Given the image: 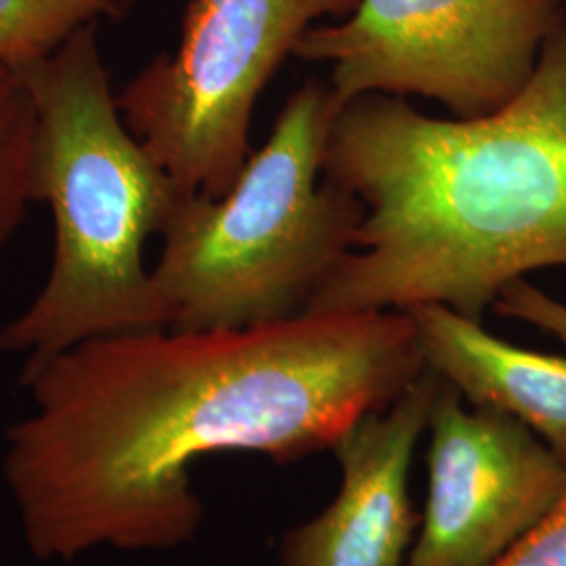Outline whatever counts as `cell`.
<instances>
[{
    "label": "cell",
    "mask_w": 566,
    "mask_h": 566,
    "mask_svg": "<svg viewBox=\"0 0 566 566\" xmlns=\"http://www.w3.org/2000/svg\"><path fill=\"white\" fill-rule=\"evenodd\" d=\"M428 432V500L405 566H493L566 489V458L443 380Z\"/></svg>",
    "instance_id": "7"
},
{
    "label": "cell",
    "mask_w": 566,
    "mask_h": 566,
    "mask_svg": "<svg viewBox=\"0 0 566 566\" xmlns=\"http://www.w3.org/2000/svg\"><path fill=\"white\" fill-rule=\"evenodd\" d=\"M493 566H566V489L556 506Z\"/></svg>",
    "instance_id": "13"
},
{
    "label": "cell",
    "mask_w": 566,
    "mask_h": 566,
    "mask_svg": "<svg viewBox=\"0 0 566 566\" xmlns=\"http://www.w3.org/2000/svg\"><path fill=\"white\" fill-rule=\"evenodd\" d=\"M39 202V112L20 70L0 63V254Z\"/></svg>",
    "instance_id": "10"
},
{
    "label": "cell",
    "mask_w": 566,
    "mask_h": 566,
    "mask_svg": "<svg viewBox=\"0 0 566 566\" xmlns=\"http://www.w3.org/2000/svg\"><path fill=\"white\" fill-rule=\"evenodd\" d=\"M439 386L426 367L392 403L348 428L332 449L340 489L315 518L283 535L280 566H405L418 523L409 472Z\"/></svg>",
    "instance_id": "8"
},
{
    "label": "cell",
    "mask_w": 566,
    "mask_h": 566,
    "mask_svg": "<svg viewBox=\"0 0 566 566\" xmlns=\"http://www.w3.org/2000/svg\"><path fill=\"white\" fill-rule=\"evenodd\" d=\"M135 0H109V7H112V15H120L124 13Z\"/></svg>",
    "instance_id": "14"
},
{
    "label": "cell",
    "mask_w": 566,
    "mask_h": 566,
    "mask_svg": "<svg viewBox=\"0 0 566 566\" xmlns=\"http://www.w3.org/2000/svg\"><path fill=\"white\" fill-rule=\"evenodd\" d=\"M39 112V202L55 219V254L39 296L0 327V353L28 361L116 334L164 329L143 245L181 191L122 118L95 23L21 70Z\"/></svg>",
    "instance_id": "3"
},
{
    "label": "cell",
    "mask_w": 566,
    "mask_h": 566,
    "mask_svg": "<svg viewBox=\"0 0 566 566\" xmlns=\"http://www.w3.org/2000/svg\"><path fill=\"white\" fill-rule=\"evenodd\" d=\"M324 177L365 219L306 313L443 304L483 322L507 283L566 266V18L525 88L483 118H432L388 95L346 103Z\"/></svg>",
    "instance_id": "2"
},
{
    "label": "cell",
    "mask_w": 566,
    "mask_h": 566,
    "mask_svg": "<svg viewBox=\"0 0 566 566\" xmlns=\"http://www.w3.org/2000/svg\"><path fill=\"white\" fill-rule=\"evenodd\" d=\"M359 0H191L172 53L118 95L122 118L181 193L221 198L252 154L264 86L322 20Z\"/></svg>",
    "instance_id": "5"
},
{
    "label": "cell",
    "mask_w": 566,
    "mask_h": 566,
    "mask_svg": "<svg viewBox=\"0 0 566 566\" xmlns=\"http://www.w3.org/2000/svg\"><path fill=\"white\" fill-rule=\"evenodd\" d=\"M500 317L533 325L566 344V304L552 298L525 277L507 283L493 303Z\"/></svg>",
    "instance_id": "12"
},
{
    "label": "cell",
    "mask_w": 566,
    "mask_h": 566,
    "mask_svg": "<svg viewBox=\"0 0 566 566\" xmlns=\"http://www.w3.org/2000/svg\"><path fill=\"white\" fill-rule=\"evenodd\" d=\"M338 112L327 82H306L224 196H179L151 269L166 329L273 324L308 311L365 219L361 200L324 177Z\"/></svg>",
    "instance_id": "4"
},
{
    "label": "cell",
    "mask_w": 566,
    "mask_h": 566,
    "mask_svg": "<svg viewBox=\"0 0 566 566\" xmlns=\"http://www.w3.org/2000/svg\"><path fill=\"white\" fill-rule=\"evenodd\" d=\"M566 0H359L311 28L294 57L327 63L334 102L420 95L458 120L506 107L531 81Z\"/></svg>",
    "instance_id": "6"
},
{
    "label": "cell",
    "mask_w": 566,
    "mask_h": 566,
    "mask_svg": "<svg viewBox=\"0 0 566 566\" xmlns=\"http://www.w3.org/2000/svg\"><path fill=\"white\" fill-rule=\"evenodd\" d=\"M99 15L109 0H0V63L28 70Z\"/></svg>",
    "instance_id": "11"
},
{
    "label": "cell",
    "mask_w": 566,
    "mask_h": 566,
    "mask_svg": "<svg viewBox=\"0 0 566 566\" xmlns=\"http://www.w3.org/2000/svg\"><path fill=\"white\" fill-rule=\"evenodd\" d=\"M407 313L430 371L465 403L506 413L566 458V357L502 340L443 304Z\"/></svg>",
    "instance_id": "9"
},
{
    "label": "cell",
    "mask_w": 566,
    "mask_h": 566,
    "mask_svg": "<svg viewBox=\"0 0 566 566\" xmlns=\"http://www.w3.org/2000/svg\"><path fill=\"white\" fill-rule=\"evenodd\" d=\"M424 371L407 311L130 332L28 361L34 411L4 455L28 547L67 563L95 546H182L202 523L198 458L332 451Z\"/></svg>",
    "instance_id": "1"
}]
</instances>
